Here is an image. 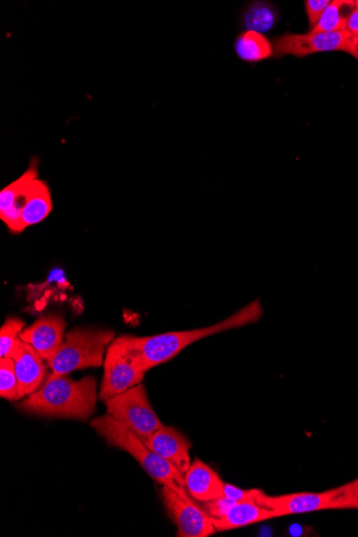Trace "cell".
<instances>
[{"instance_id": "cell-14", "label": "cell", "mask_w": 358, "mask_h": 537, "mask_svg": "<svg viewBox=\"0 0 358 537\" xmlns=\"http://www.w3.org/2000/svg\"><path fill=\"white\" fill-rule=\"evenodd\" d=\"M11 358L16 366L19 381V399L37 392L46 375L43 358L24 341Z\"/></svg>"}, {"instance_id": "cell-5", "label": "cell", "mask_w": 358, "mask_h": 537, "mask_svg": "<svg viewBox=\"0 0 358 537\" xmlns=\"http://www.w3.org/2000/svg\"><path fill=\"white\" fill-rule=\"evenodd\" d=\"M259 504L272 510L277 518L327 510L357 509L358 479L323 492H296L261 498Z\"/></svg>"}, {"instance_id": "cell-7", "label": "cell", "mask_w": 358, "mask_h": 537, "mask_svg": "<svg viewBox=\"0 0 358 537\" xmlns=\"http://www.w3.org/2000/svg\"><path fill=\"white\" fill-rule=\"evenodd\" d=\"M104 402L108 414L128 427L143 442L164 426L149 402L142 383Z\"/></svg>"}, {"instance_id": "cell-27", "label": "cell", "mask_w": 358, "mask_h": 537, "mask_svg": "<svg viewBox=\"0 0 358 537\" xmlns=\"http://www.w3.org/2000/svg\"><path fill=\"white\" fill-rule=\"evenodd\" d=\"M357 510H358V504H357Z\"/></svg>"}, {"instance_id": "cell-8", "label": "cell", "mask_w": 358, "mask_h": 537, "mask_svg": "<svg viewBox=\"0 0 358 537\" xmlns=\"http://www.w3.org/2000/svg\"><path fill=\"white\" fill-rule=\"evenodd\" d=\"M272 43L274 56L278 58L287 55L303 58L325 52H345L354 56L356 38L348 31L318 34L286 33L276 37Z\"/></svg>"}, {"instance_id": "cell-15", "label": "cell", "mask_w": 358, "mask_h": 537, "mask_svg": "<svg viewBox=\"0 0 358 537\" xmlns=\"http://www.w3.org/2000/svg\"><path fill=\"white\" fill-rule=\"evenodd\" d=\"M273 518H277V515L258 503L234 502L225 515L212 520L217 532H223L259 524Z\"/></svg>"}, {"instance_id": "cell-9", "label": "cell", "mask_w": 358, "mask_h": 537, "mask_svg": "<svg viewBox=\"0 0 358 537\" xmlns=\"http://www.w3.org/2000/svg\"><path fill=\"white\" fill-rule=\"evenodd\" d=\"M161 496L167 512L177 527L178 537H207L217 530L210 515L195 501H189L162 486Z\"/></svg>"}, {"instance_id": "cell-25", "label": "cell", "mask_w": 358, "mask_h": 537, "mask_svg": "<svg viewBox=\"0 0 358 537\" xmlns=\"http://www.w3.org/2000/svg\"><path fill=\"white\" fill-rule=\"evenodd\" d=\"M354 57L357 59L358 61V39H356V44H355V55Z\"/></svg>"}, {"instance_id": "cell-4", "label": "cell", "mask_w": 358, "mask_h": 537, "mask_svg": "<svg viewBox=\"0 0 358 537\" xmlns=\"http://www.w3.org/2000/svg\"><path fill=\"white\" fill-rule=\"evenodd\" d=\"M115 332L100 328H74L69 332L48 364L54 374L69 375L70 372L98 368L103 356L114 341Z\"/></svg>"}, {"instance_id": "cell-17", "label": "cell", "mask_w": 358, "mask_h": 537, "mask_svg": "<svg viewBox=\"0 0 358 537\" xmlns=\"http://www.w3.org/2000/svg\"><path fill=\"white\" fill-rule=\"evenodd\" d=\"M234 49L238 57L247 63H259L274 56V48L271 40L263 34L245 31L238 35Z\"/></svg>"}, {"instance_id": "cell-21", "label": "cell", "mask_w": 358, "mask_h": 537, "mask_svg": "<svg viewBox=\"0 0 358 537\" xmlns=\"http://www.w3.org/2000/svg\"><path fill=\"white\" fill-rule=\"evenodd\" d=\"M0 396L8 400L19 399V381L11 357L0 358Z\"/></svg>"}, {"instance_id": "cell-18", "label": "cell", "mask_w": 358, "mask_h": 537, "mask_svg": "<svg viewBox=\"0 0 358 537\" xmlns=\"http://www.w3.org/2000/svg\"><path fill=\"white\" fill-rule=\"evenodd\" d=\"M355 9L350 0H334L326 8L319 23L311 29V33H334L347 31L348 20Z\"/></svg>"}, {"instance_id": "cell-23", "label": "cell", "mask_w": 358, "mask_h": 537, "mask_svg": "<svg viewBox=\"0 0 358 537\" xmlns=\"http://www.w3.org/2000/svg\"><path fill=\"white\" fill-rule=\"evenodd\" d=\"M330 4V0H307V2H305L310 31L319 23L324 11Z\"/></svg>"}, {"instance_id": "cell-1", "label": "cell", "mask_w": 358, "mask_h": 537, "mask_svg": "<svg viewBox=\"0 0 358 537\" xmlns=\"http://www.w3.org/2000/svg\"><path fill=\"white\" fill-rule=\"evenodd\" d=\"M264 315L260 298L233 313L229 318L197 330L163 333L155 336L136 337L125 335L130 347L138 353L146 370H151L173 360L187 347L202 339L237 330L259 322Z\"/></svg>"}, {"instance_id": "cell-16", "label": "cell", "mask_w": 358, "mask_h": 537, "mask_svg": "<svg viewBox=\"0 0 358 537\" xmlns=\"http://www.w3.org/2000/svg\"><path fill=\"white\" fill-rule=\"evenodd\" d=\"M53 201L48 184L39 177L29 187L22 210V223L24 228L39 225L52 213Z\"/></svg>"}, {"instance_id": "cell-10", "label": "cell", "mask_w": 358, "mask_h": 537, "mask_svg": "<svg viewBox=\"0 0 358 537\" xmlns=\"http://www.w3.org/2000/svg\"><path fill=\"white\" fill-rule=\"evenodd\" d=\"M38 167L39 160L33 158L28 169L0 192V219L13 234H20L25 230L21 218L22 210L26 193L38 178Z\"/></svg>"}, {"instance_id": "cell-22", "label": "cell", "mask_w": 358, "mask_h": 537, "mask_svg": "<svg viewBox=\"0 0 358 537\" xmlns=\"http://www.w3.org/2000/svg\"><path fill=\"white\" fill-rule=\"evenodd\" d=\"M264 495L265 491L260 489L244 490L231 484H226L223 497H226L233 502H255L259 504V501Z\"/></svg>"}, {"instance_id": "cell-24", "label": "cell", "mask_w": 358, "mask_h": 537, "mask_svg": "<svg viewBox=\"0 0 358 537\" xmlns=\"http://www.w3.org/2000/svg\"><path fill=\"white\" fill-rule=\"evenodd\" d=\"M347 31L356 39H358V9L355 8L348 20Z\"/></svg>"}, {"instance_id": "cell-6", "label": "cell", "mask_w": 358, "mask_h": 537, "mask_svg": "<svg viewBox=\"0 0 358 537\" xmlns=\"http://www.w3.org/2000/svg\"><path fill=\"white\" fill-rule=\"evenodd\" d=\"M100 399L107 401L142 383L146 370L125 335L114 339L107 350Z\"/></svg>"}, {"instance_id": "cell-2", "label": "cell", "mask_w": 358, "mask_h": 537, "mask_svg": "<svg viewBox=\"0 0 358 537\" xmlns=\"http://www.w3.org/2000/svg\"><path fill=\"white\" fill-rule=\"evenodd\" d=\"M97 381L86 377L74 381L67 375H50L37 392L21 402L19 408L31 414L87 421L96 411Z\"/></svg>"}, {"instance_id": "cell-26", "label": "cell", "mask_w": 358, "mask_h": 537, "mask_svg": "<svg viewBox=\"0 0 358 537\" xmlns=\"http://www.w3.org/2000/svg\"><path fill=\"white\" fill-rule=\"evenodd\" d=\"M354 3H355V8L358 9V0H356V2H354Z\"/></svg>"}, {"instance_id": "cell-19", "label": "cell", "mask_w": 358, "mask_h": 537, "mask_svg": "<svg viewBox=\"0 0 358 537\" xmlns=\"http://www.w3.org/2000/svg\"><path fill=\"white\" fill-rule=\"evenodd\" d=\"M278 19V12L273 4L253 2L243 11L241 21L246 31L263 34L271 31Z\"/></svg>"}, {"instance_id": "cell-12", "label": "cell", "mask_w": 358, "mask_h": 537, "mask_svg": "<svg viewBox=\"0 0 358 537\" xmlns=\"http://www.w3.org/2000/svg\"><path fill=\"white\" fill-rule=\"evenodd\" d=\"M149 450L167 459L184 475L191 466V442L171 426H163L144 441Z\"/></svg>"}, {"instance_id": "cell-20", "label": "cell", "mask_w": 358, "mask_h": 537, "mask_svg": "<svg viewBox=\"0 0 358 537\" xmlns=\"http://www.w3.org/2000/svg\"><path fill=\"white\" fill-rule=\"evenodd\" d=\"M25 322L18 318H8L0 330V357H12L20 347Z\"/></svg>"}, {"instance_id": "cell-13", "label": "cell", "mask_w": 358, "mask_h": 537, "mask_svg": "<svg viewBox=\"0 0 358 537\" xmlns=\"http://www.w3.org/2000/svg\"><path fill=\"white\" fill-rule=\"evenodd\" d=\"M185 486L190 497L197 502H211L223 497L226 483L199 458L185 473Z\"/></svg>"}, {"instance_id": "cell-3", "label": "cell", "mask_w": 358, "mask_h": 537, "mask_svg": "<svg viewBox=\"0 0 358 537\" xmlns=\"http://www.w3.org/2000/svg\"><path fill=\"white\" fill-rule=\"evenodd\" d=\"M92 427L111 446L130 454L157 483L175 491L189 501L193 500L185 486V476L171 462L149 450L145 443L121 422L109 414L97 417Z\"/></svg>"}, {"instance_id": "cell-11", "label": "cell", "mask_w": 358, "mask_h": 537, "mask_svg": "<svg viewBox=\"0 0 358 537\" xmlns=\"http://www.w3.org/2000/svg\"><path fill=\"white\" fill-rule=\"evenodd\" d=\"M67 323L62 316L49 315L24 328L20 338L31 345L43 358L50 361L65 340Z\"/></svg>"}]
</instances>
